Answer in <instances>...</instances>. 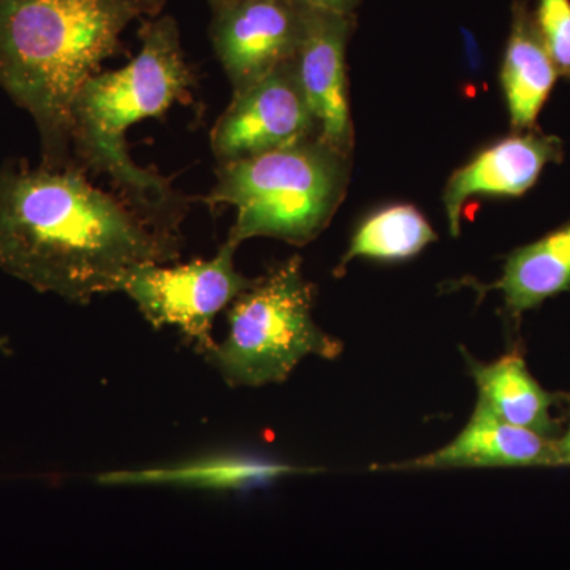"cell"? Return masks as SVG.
Masks as SVG:
<instances>
[{"instance_id":"19","label":"cell","mask_w":570,"mask_h":570,"mask_svg":"<svg viewBox=\"0 0 570 570\" xmlns=\"http://www.w3.org/2000/svg\"><path fill=\"white\" fill-rule=\"evenodd\" d=\"M558 464H570V426L560 439H557Z\"/></svg>"},{"instance_id":"12","label":"cell","mask_w":570,"mask_h":570,"mask_svg":"<svg viewBox=\"0 0 570 570\" xmlns=\"http://www.w3.org/2000/svg\"><path fill=\"white\" fill-rule=\"evenodd\" d=\"M558 77L534 17L527 3H515L501 69L502 91L513 129L521 132L534 126Z\"/></svg>"},{"instance_id":"5","label":"cell","mask_w":570,"mask_h":570,"mask_svg":"<svg viewBox=\"0 0 570 570\" xmlns=\"http://www.w3.org/2000/svg\"><path fill=\"white\" fill-rule=\"evenodd\" d=\"M313 303L302 258H287L232 303L228 335L206 362L230 387H264L287 381L306 356L336 358L343 341L316 324Z\"/></svg>"},{"instance_id":"2","label":"cell","mask_w":570,"mask_h":570,"mask_svg":"<svg viewBox=\"0 0 570 570\" xmlns=\"http://www.w3.org/2000/svg\"><path fill=\"white\" fill-rule=\"evenodd\" d=\"M167 0H0V88L31 115L41 164L73 165L70 116L82 86L121 50L134 21Z\"/></svg>"},{"instance_id":"14","label":"cell","mask_w":570,"mask_h":570,"mask_svg":"<svg viewBox=\"0 0 570 570\" xmlns=\"http://www.w3.org/2000/svg\"><path fill=\"white\" fill-rule=\"evenodd\" d=\"M493 287L504 295L512 316H521L551 296L570 291V223L513 250Z\"/></svg>"},{"instance_id":"10","label":"cell","mask_w":570,"mask_h":570,"mask_svg":"<svg viewBox=\"0 0 570 570\" xmlns=\"http://www.w3.org/2000/svg\"><path fill=\"white\" fill-rule=\"evenodd\" d=\"M561 156V141L538 132L510 135L480 151L445 183L442 206L450 235L460 236L461 212L469 198L520 197L538 183L543 168Z\"/></svg>"},{"instance_id":"15","label":"cell","mask_w":570,"mask_h":570,"mask_svg":"<svg viewBox=\"0 0 570 570\" xmlns=\"http://www.w3.org/2000/svg\"><path fill=\"white\" fill-rule=\"evenodd\" d=\"M438 235L426 217L412 205H392L371 214L356 228L346 253L336 266V276H343L355 258L373 261H407L422 253Z\"/></svg>"},{"instance_id":"11","label":"cell","mask_w":570,"mask_h":570,"mask_svg":"<svg viewBox=\"0 0 570 570\" xmlns=\"http://www.w3.org/2000/svg\"><path fill=\"white\" fill-rule=\"evenodd\" d=\"M557 441L524 430L478 401L468 425L445 448L390 469H479L557 466Z\"/></svg>"},{"instance_id":"18","label":"cell","mask_w":570,"mask_h":570,"mask_svg":"<svg viewBox=\"0 0 570 570\" xmlns=\"http://www.w3.org/2000/svg\"><path fill=\"white\" fill-rule=\"evenodd\" d=\"M316 9L336 11V13L352 14L358 0H299Z\"/></svg>"},{"instance_id":"3","label":"cell","mask_w":570,"mask_h":570,"mask_svg":"<svg viewBox=\"0 0 570 570\" xmlns=\"http://www.w3.org/2000/svg\"><path fill=\"white\" fill-rule=\"evenodd\" d=\"M140 52L118 70L100 71L75 97L70 145L75 163L107 176L119 197L142 219L179 235L189 200L171 179L135 164L127 130L145 119L164 118L175 104L193 99L195 75L184 55L178 21L171 14L141 21Z\"/></svg>"},{"instance_id":"16","label":"cell","mask_w":570,"mask_h":570,"mask_svg":"<svg viewBox=\"0 0 570 570\" xmlns=\"http://www.w3.org/2000/svg\"><path fill=\"white\" fill-rule=\"evenodd\" d=\"M294 468L245 456H214L184 466L153 469L110 475V483H165V485L198 487V489H246L281 478Z\"/></svg>"},{"instance_id":"1","label":"cell","mask_w":570,"mask_h":570,"mask_svg":"<svg viewBox=\"0 0 570 570\" xmlns=\"http://www.w3.org/2000/svg\"><path fill=\"white\" fill-rule=\"evenodd\" d=\"M181 246L94 186L81 165L0 168V269L41 294L89 305L118 292L135 266L175 264Z\"/></svg>"},{"instance_id":"20","label":"cell","mask_w":570,"mask_h":570,"mask_svg":"<svg viewBox=\"0 0 570 570\" xmlns=\"http://www.w3.org/2000/svg\"><path fill=\"white\" fill-rule=\"evenodd\" d=\"M242 2H247V0H209V6H212L213 11H216Z\"/></svg>"},{"instance_id":"8","label":"cell","mask_w":570,"mask_h":570,"mask_svg":"<svg viewBox=\"0 0 570 570\" xmlns=\"http://www.w3.org/2000/svg\"><path fill=\"white\" fill-rule=\"evenodd\" d=\"M299 0H247L213 11V50L230 81L243 92L294 59L303 28Z\"/></svg>"},{"instance_id":"7","label":"cell","mask_w":570,"mask_h":570,"mask_svg":"<svg viewBox=\"0 0 570 570\" xmlns=\"http://www.w3.org/2000/svg\"><path fill=\"white\" fill-rule=\"evenodd\" d=\"M317 138L309 105L296 78L294 61L283 63L243 92L212 130L217 164L235 163Z\"/></svg>"},{"instance_id":"4","label":"cell","mask_w":570,"mask_h":570,"mask_svg":"<svg viewBox=\"0 0 570 570\" xmlns=\"http://www.w3.org/2000/svg\"><path fill=\"white\" fill-rule=\"evenodd\" d=\"M352 156L311 138L277 151L217 164L205 204L236 209L228 242L275 238L292 246L314 242L346 197Z\"/></svg>"},{"instance_id":"6","label":"cell","mask_w":570,"mask_h":570,"mask_svg":"<svg viewBox=\"0 0 570 570\" xmlns=\"http://www.w3.org/2000/svg\"><path fill=\"white\" fill-rule=\"evenodd\" d=\"M236 249L238 245L225 239L209 261L135 266L122 277L118 292L132 299L154 330L176 326L195 352L206 356L216 347L217 314L255 284L236 269Z\"/></svg>"},{"instance_id":"9","label":"cell","mask_w":570,"mask_h":570,"mask_svg":"<svg viewBox=\"0 0 570 570\" xmlns=\"http://www.w3.org/2000/svg\"><path fill=\"white\" fill-rule=\"evenodd\" d=\"M303 6L302 36L292 59L296 78L316 122L318 140L352 156L355 142L346 48L354 17Z\"/></svg>"},{"instance_id":"13","label":"cell","mask_w":570,"mask_h":570,"mask_svg":"<svg viewBox=\"0 0 570 570\" xmlns=\"http://www.w3.org/2000/svg\"><path fill=\"white\" fill-rule=\"evenodd\" d=\"M469 373L479 389V401L499 419L557 441L558 423L551 409L557 396L547 392L528 370L523 356L508 354L493 363L468 356Z\"/></svg>"},{"instance_id":"17","label":"cell","mask_w":570,"mask_h":570,"mask_svg":"<svg viewBox=\"0 0 570 570\" xmlns=\"http://www.w3.org/2000/svg\"><path fill=\"white\" fill-rule=\"evenodd\" d=\"M532 17L558 73L570 78V0H538Z\"/></svg>"}]
</instances>
